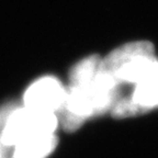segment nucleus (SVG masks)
Returning <instances> with one entry per match:
<instances>
[{"label": "nucleus", "mask_w": 158, "mask_h": 158, "mask_svg": "<svg viewBox=\"0 0 158 158\" xmlns=\"http://www.w3.org/2000/svg\"><path fill=\"white\" fill-rule=\"evenodd\" d=\"M56 145L57 137L54 134L37 136L15 145L12 158H45Z\"/></svg>", "instance_id": "20e7f679"}, {"label": "nucleus", "mask_w": 158, "mask_h": 158, "mask_svg": "<svg viewBox=\"0 0 158 158\" xmlns=\"http://www.w3.org/2000/svg\"><path fill=\"white\" fill-rule=\"evenodd\" d=\"M100 57L91 55L80 60L69 74V89L66 91L60 114L65 131L74 132L86 118L94 115L90 94V81L98 68Z\"/></svg>", "instance_id": "f257e3e1"}, {"label": "nucleus", "mask_w": 158, "mask_h": 158, "mask_svg": "<svg viewBox=\"0 0 158 158\" xmlns=\"http://www.w3.org/2000/svg\"><path fill=\"white\" fill-rule=\"evenodd\" d=\"M0 158H1V144H0Z\"/></svg>", "instance_id": "39448f33"}, {"label": "nucleus", "mask_w": 158, "mask_h": 158, "mask_svg": "<svg viewBox=\"0 0 158 158\" xmlns=\"http://www.w3.org/2000/svg\"><path fill=\"white\" fill-rule=\"evenodd\" d=\"M66 98V90L54 77H44L30 86L24 94L27 109L40 112L54 113L62 110Z\"/></svg>", "instance_id": "7ed1b4c3"}, {"label": "nucleus", "mask_w": 158, "mask_h": 158, "mask_svg": "<svg viewBox=\"0 0 158 158\" xmlns=\"http://www.w3.org/2000/svg\"><path fill=\"white\" fill-rule=\"evenodd\" d=\"M56 127L57 118L54 113L27 108L13 110L3 125L0 144L5 147L15 146L37 136L53 134Z\"/></svg>", "instance_id": "f03ea898"}]
</instances>
